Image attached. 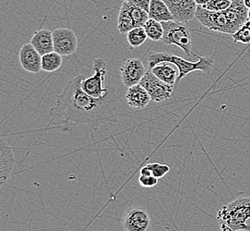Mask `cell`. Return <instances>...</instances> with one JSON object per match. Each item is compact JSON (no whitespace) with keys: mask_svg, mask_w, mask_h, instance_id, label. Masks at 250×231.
Segmentation results:
<instances>
[{"mask_svg":"<svg viewBox=\"0 0 250 231\" xmlns=\"http://www.w3.org/2000/svg\"><path fill=\"white\" fill-rule=\"evenodd\" d=\"M84 76L74 77L57 97L56 105L50 110L53 121L58 119L57 128L62 132L71 130L75 125H89L97 129L106 122L117 120V97L108 92L102 98L89 95L82 88Z\"/></svg>","mask_w":250,"mask_h":231,"instance_id":"cell-1","label":"cell"},{"mask_svg":"<svg viewBox=\"0 0 250 231\" xmlns=\"http://www.w3.org/2000/svg\"><path fill=\"white\" fill-rule=\"evenodd\" d=\"M248 15L243 0H232L231 6L221 12H210L198 5L195 18L212 31L232 35L249 20Z\"/></svg>","mask_w":250,"mask_h":231,"instance_id":"cell-2","label":"cell"},{"mask_svg":"<svg viewBox=\"0 0 250 231\" xmlns=\"http://www.w3.org/2000/svg\"><path fill=\"white\" fill-rule=\"evenodd\" d=\"M221 231H250V197L237 198L217 212Z\"/></svg>","mask_w":250,"mask_h":231,"instance_id":"cell-3","label":"cell"},{"mask_svg":"<svg viewBox=\"0 0 250 231\" xmlns=\"http://www.w3.org/2000/svg\"><path fill=\"white\" fill-rule=\"evenodd\" d=\"M169 63L177 66L178 69V77L177 84L179 81L188 76L189 73L202 70L204 72H210L213 68V60L211 58L201 57L199 56L198 62H190L187 59L175 55L172 53H163V52H155L151 53L148 57V65L150 69L156 66L159 63Z\"/></svg>","mask_w":250,"mask_h":231,"instance_id":"cell-4","label":"cell"},{"mask_svg":"<svg viewBox=\"0 0 250 231\" xmlns=\"http://www.w3.org/2000/svg\"><path fill=\"white\" fill-rule=\"evenodd\" d=\"M162 23L164 30L163 43L177 46L183 50L188 57H191L192 54L198 56L192 52V34L187 25L174 20Z\"/></svg>","mask_w":250,"mask_h":231,"instance_id":"cell-5","label":"cell"},{"mask_svg":"<svg viewBox=\"0 0 250 231\" xmlns=\"http://www.w3.org/2000/svg\"><path fill=\"white\" fill-rule=\"evenodd\" d=\"M95 74L83 79L82 88L89 95L94 98H102L108 93L109 89L104 87L106 75V63L102 58H96L93 62Z\"/></svg>","mask_w":250,"mask_h":231,"instance_id":"cell-6","label":"cell"},{"mask_svg":"<svg viewBox=\"0 0 250 231\" xmlns=\"http://www.w3.org/2000/svg\"><path fill=\"white\" fill-rule=\"evenodd\" d=\"M140 84L149 93L151 101L154 102H162L168 100L173 92V86L161 80L151 70L146 71Z\"/></svg>","mask_w":250,"mask_h":231,"instance_id":"cell-7","label":"cell"},{"mask_svg":"<svg viewBox=\"0 0 250 231\" xmlns=\"http://www.w3.org/2000/svg\"><path fill=\"white\" fill-rule=\"evenodd\" d=\"M54 52L62 56L71 55L78 47V39L72 29L60 28L53 31Z\"/></svg>","mask_w":250,"mask_h":231,"instance_id":"cell-8","label":"cell"},{"mask_svg":"<svg viewBox=\"0 0 250 231\" xmlns=\"http://www.w3.org/2000/svg\"><path fill=\"white\" fill-rule=\"evenodd\" d=\"M120 72L124 85L130 88L140 84L146 73V69L141 60L130 58L123 63L120 68Z\"/></svg>","mask_w":250,"mask_h":231,"instance_id":"cell-9","label":"cell"},{"mask_svg":"<svg viewBox=\"0 0 250 231\" xmlns=\"http://www.w3.org/2000/svg\"><path fill=\"white\" fill-rule=\"evenodd\" d=\"M173 16L174 21L187 23L196 15L198 5L194 0H164Z\"/></svg>","mask_w":250,"mask_h":231,"instance_id":"cell-10","label":"cell"},{"mask_svg":"<svg viewBox=\"0 0 250 231\" xmlns=\"http://www.w3.org/2000/svg\"><path fill=\"white\" fill-rule=\"evenodd\" d=\"M151 224L149 214L140 207H132L125 213L124 227L126 231H147Z\"/></svg>","mask_w":250,"mask_h":231,"instance_id":"cell-11","label":"cell"},{"mask_svg":"<svg viewBox=\"0 0 250 231\" xmlns=\"http://www.w3.org/2000/svg\"><path fill=\"white\" fill-rule=\"evenodd\" d=\"M15 164L13 149L3 138L0 140V188L8 182Z\"/></svg>","mask_w":250,"mask_h":231,"instance_id":"cell-12","label":"cell"},{"mask_svg":"<svg viewBox=\"0 0 250 231\" xmlns=\"http://www.w3.org/2000/svg\"><path fill=\"white\" fill-rule=\"evenodd\" d=\"M20 63L26 71L39 73L42 70V55L35 49L32 44H24L20 50Z\"/></svg>","mask_w":250,"mask_h":231,"instance_id":"cell-13","label":"cell"},{"mask_svg":"<svg viewBox=\"0 0 250 231\" xmlns=\"http://www.w3.org/2000/svg\"><path fill=\"white\" fill-rule=\"evenodd\" d=\"M125 97L128 105L138 110L145 109L151 101L149 93L140 84L128 88Z\"/></svg>","mask_w":250,"mask_h":231,"instance_id":"cell-14","label":"cell"},{"mask_svg":"<svg viewBox=\"0 0 250 231\" xmlns=\"http://www.w3.org/2000/svg\"><path fill=\"white\" fill-rule=\"evenodd\" d=\"M30 43L42 56L54 51L53 32L47 29H41L36 31Z\"/></svg>","mask_w":250,"mask_h":231,"instance_id":"cell-15","label":"cell"},{"mask_svg":"<svg viewBox=\"0 0 250 231\" xmlns=\"http://www.w3.org/2000/svg\"><path fill=\"white\" fill-rule=\"evenodd\" d=\"M171 64L172 63H159L156 66L150 69V70L161 80L174 87L177 84V80H178V69L173 67Z\"/></svg>","mask_w":250,"mask_h":231,"instance_id":"cell-16","label":"cell"},{"mask_svg":"<svg viewBox=\"0 0 250 231\" xmlns=\"http://www.w3.org/2000/svg\"><path fill=\"white\" fill-rule=\"evenodd\" d=\"M149 18L155 20L160 23L173 21V16L169 12L168 7L164 0H151L149 10Z\"/></svg>","mask_w":250,"mask_h":231,"instance_id":"cell-17","label":"cell"},{"mask_svg":"<svg viewBox=\"0 0 250 231\" xmlns=\"http://www.w3.org/2000/svg\"><path fill=\"white\" fill-rule=\"evenodd\" d=\"M62 55L56 52H51L42 56V70L45 72H53L62 65Z\"/></svg>","mask_w":250,"mask_h":231,"instance_id":"cell-18","label":"cell"},{"mask_svg":"<svg viewBox=\"0 0 250 231\" xmlns=\"http://www.w3.org/2000/svg\"><path fill=\"white\" fill-rule=\"evenodd\" d=\"M117 22H118L117 27L121 34H127L130 30L135 28L133 20L131 18L130 12L127 8L125 2H123V5L121 6Z\"/></svg>","mask_w":250,"mask_h":231,"instance_id":"cell-19","label":"cell"},{"mask_svg":"<svg viewBox=\"0 0 250 231\" xmlns=\"http://www.w3.org/2000/svg\"><path fill=\"white\" fill-rule=\"evenodd\" d=\"M144 29L147 34L148 39L153 41H162L164 33V26L162 23L149 18L145 23Z\"/></svg>","mask_w":250,"mask_h":231,"instance_id":"cell-20","label":"cell"},{"mask_svg":"<svg viewBox=\"0 0 250 231\" xmlns=\"http://www.w3.org/2000/svg\"><path fill=\"white\" fill-rule=\"evenodd\" d=\"M127 8L130 12V16L133 20L134 23L135 28L138 27H144L145 23L147 22V20L149 19V15L148 12H146V10L140 8L137 5H132L130 3H128L126 1H124Z\"/></svg>","mask_w":250,"mask_h":231,"instance_id":"cell-21","label":"cell"},{"mask_svg":"<svg viewBox=\"0 0 250 231\" xmlns=\"http://www.w3.org/2000/svg\"><path fill=\"white\" fill-rule=\"evenodd\" d=\"M148 39L147 34L145 30L144 27H138L130 30L127 33V40L130 46L133 48L140 47Z\"/></svg>","mask_w":250,"mask_h":231,"instance_id":"cell-22","label":"cell"},{"mask_svg":"<svg viewBox=\"0 0 250 231\" xmlns=\"http://www.w3.org/2000/svg\"><path fill=\"white\" fill-rule=\"evenodd\" d=\"M235 43L250 44V21L248 20L240 29L232 34Z\"/></svg>","mask_w":250,"mask_h":231,"instance_id":"cell-23","label":"cell"},{"mask_svg":"<svg viewBox=\"0 0 250 231\" xmlns=\"http://www.w3.org/2000/svg\"><path fill=\"white\" fill-rule=\"evenodd\" d=\"M231 4L232 0H209L208 3L202 5V7L210 12H221L228 9Z\"/></svg>","mask_w":250,"mask_h":231,"instance_id":"cell-24","label":"cell"},{"mask_svg":"<svg viewBox=\"0 0 250 231\" xmlns=\"http://www.w3.org/2000/svg\"><path fill=\"white\" fill-rule=\"evenodd\" d=\"M146 166L149 168L152 176L157 179L164 178V176L170 171V167L168 164H162L159 162L146 164Z\"/></svg>","mask_w":250,"mask_h":231,"instance_id":"cell-25","label":"cell"},{"mask_svg":"<svg viewBox=\"0 0 250 231\" xmlns=\"http://www.w3.org/2000/svg\"><path fill=\"white\" fill-rule=\"evenodd\" d=\"M159 179L155 178L154 176H142L140 175V185L144 188H153L158 184Z\"/></svg>","mask_w":250,"mask_h":231,"instance_id":"cell-26","label":"cell"},{"mask_svg":"<svg viewBox=\"0 0 250 231\" xmlns=\"http://www.w3.org/2000/svg\"><path fill=\"white\" fill-rule=\"evenodd\" d=\"M128 3H130L132 5H137L142 9L146 10V12H148L149 10L150 2L151 0H125Z\"/></svg>","mask_w":250,"mask_h":231,"instance_id":"cell-27","label":"cell"},{"mask_svg":"<svg viewBox=\"0 0 250 231\" xmlns=\"http://www.w3.org/2000/svg\"><path fill=\"white\" fill-rule=\"evenodd\" d=\"M209 0H194V2L197 4L198 5H205L208 3Z\"/></svg>","mask_w":250,"mask_h":231,"instance_id":"cell-28","label":"cell"},{"mask_svg":"<svg viewBox=\"0 0 250 231\" xmlns=\"http://www.w3.org/2000/svg\"><path fill=\"white\" fill-rule=\"evenodd\" d=\"M244 1V4H245L246 6L250 9V0H243Z\"/></svg>","mask_w":250,"mask_h":231,"instance_id":"cell-29","label":"cell"},{"mask_svg":"<svg viewBox=\"0 0 250 231\" xmlns=\"http://www.w3.org/2000/svg\"><path fill=\"white\" fill-rule=\"evenodd\" d=\"M248 17H249V20L250 21V9H249V15H248Z\"/></svg>","mask_w":250,"mask_h":231,"instance_id":"cell-30","label":"cell"}]
</instances>
